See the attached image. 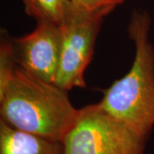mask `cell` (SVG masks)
<instances>
[{
  "instance_id": "1",
  "label": "cell",
  "mask_w": 154,
  "mask_h": 154,
  "mask_svg": "<svg viewBox=\"0 0 154 154\" xmlns=\"http://www.w3.org/2000/svg\"><path fill=\"white\" fill-rule=\"evenodd\" d=\"M0 103L1 120L10 126L62 142L80 113L68 91L32 76L19 66Z\"/></svg>"
},
{
  "instance_id": "2",
  "label": "cell",
  "mask_w": 154,
  "mask_h": 154,
  "mask_svg": "<svg viewBox=\"0 0 154 154\" xmlns=\"http://www.w3.org/2000/svg\"><path fill=\"white\" fill-rule=\"evenodd\" d=\"M150 27L147 12L133 11L127 29L134 45L132 66L105 90L98 103L146 139L154 127V47L150 41Z\"/></svg>"
},
{
  "instance_id": "3",
  "label": "cell",
  "mask_w": 154,
  "mask_h": 154,
  "mask_svg": "<svg viewBox=\"0 0 154 154\" xmlns=\"http://www.w3.org/2000/svg\"><path fill=\"white\" fill-rule=\"evenodd\" d=\"M146 140L94 104L80 109L63 143L65 154H144Z\"/></svg>"
},
{
  "instance_id": "4",
  "label": "cell",
  "mask_w": 154,
  "mask_h": 154,
  "mask_svg": "<svg viewBox=\"0 0 154 154\" xmlns=\"http://www.w3.org/2000/svg\"><path fill=\"white\" fill-rule=\"evenodd\" d=\"M105 12H89L73 6L60 26L62 51L55 84L66 91L87 87L84 74L94 55L95 41Z\"/></svg>"
},
{
  "instance_id": "5",
  "label": "cell",
  "mask_w": 154,
  "mask_h": 154,
  "mask_svg": "<svg viewBox=\"0 0 154 154\" xmlns=\"http://www.w3.org/2000/svg\"><path fill=\"white\" fill-rule=\"evenodd\" d=\"M62 42L60 26L51 22H37L33 32L13 38L17 65L32 76L55 84Z\"/></svg>"
},
{
  "instance_id": "6",
  "label": "cell",
  "mask_w": 154,
  "mask_h": 154,
  "mask_svg": "<svg viewBox=\"0 0 154 154\" xmlns=\"http://www.w3.org/2000/svg\"><path fill=\"white\" fill-rule=\"evenodd\" d=\"M0 154H65V151L62 141L23 132L0 120Z\"/></svg>"
},
{
  "instance_id": "7",
  "label": "cell",
  "mask_w": 154,
  "mask_h": 154,
  "mask_svg": "<svg viewBox=\"0 0 154 154\" xmlns=\"http://www.w3.org/2000/svg\"><path fill=\"white\" fill-rule=\"evenodd\" d=\"M24 9L37 22L61 26L74 6L72 0H23Z\"/></svg>"
},
{
  "instance_id": "8",
  "label": "cell",
  "mask_w": 154,
  "mask_h": 154,
  "mask_svg": "<svg viewBox=\"0 0 154 154\" xmlns=\"http://www.w3.org/2000/svg\"><path fill=\"white\" fill-rule=\"evenodd\" d=\"M17 66L13 38L4 36L0 44V98L11 82Z\"/></svg>"
},
{
  "instance_id": "9",
  "label": "cell",
  "mask_w": 154,
  "mask_h": 154,
  "mask_svg": "<svg viewBox=\"0 0 154 154\" xmlns=\"http://www.w3.org/2000/svg\"><path fill=\"white\" fill-rule=\"evenodd\" d=\"M74 5L89 12H105L109 14L123 0H72Z\"/></svg>"
}]
</instances>
